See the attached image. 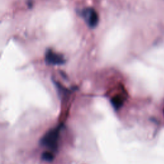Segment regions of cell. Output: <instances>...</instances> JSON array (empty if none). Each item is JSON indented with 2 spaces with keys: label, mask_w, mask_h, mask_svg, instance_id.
<instances>
[{
  "label": "cell",
  "mask_w": 164,
  "mask_h": 164,
  "mask_svg": "<svg viewBox=\"0 0 164 164\" xmlns=\"http://www.w3.org/2000/svg\"><path fill=\"white\" fill-rule=\"evenodd\" d=\"M60 129L59 128L53 129L42 137L41 144L42 146L48 148L52 151L57 150L59 137Z\"/></svg>",
  "instance_id": "cell-1"
},
{
  "label": "cell",
  "mask_w": 164,
  "mask_h": 164,
  "mask_svg": "<svg viewBox=\"0 0 164 164\" xmlns=\"http://www.w3.org/2000/svg\"><path fill=\"white\" fill-rule=\"evenodd\" d=\"M82 15L91 28H95L97 25L98 21H99V16L94 9L87 8L83 10Z\"/></svg>",
  "instance_id": "cell-2"
},
{
  "label": "cell",
  "mask_w": 164,
  "mask_h": 164,
  "mask_svg": "<svg viewBox=\"0 0 164 164\" xmlns=\"http://www.w3.org/2000/svg\"><path fill=\"white\" fill-rule=\"evenodd\" d=\"M46 61L51 65H62L65 62L62 54L54 53L52 50H48L46 52Z\"/></svg>",
  "instance_id": "cell-3"
},
{
  "label": "cell",
  "mask_w": 164,
  "mask_h": 164,
  "mask_svg": "<svg viewBox=\"0 0 164 164\" xmlns=\"http://www.w3.org/2000/svg\"><path fill=\"white\" fill-rule=\"evenodd\" d=\"M112 106L115 110H119V108L123 105L124 101V98L122 95H116L111 100Z\"/></svg>",
  "instance_id": "cell-4"
},
{
  "label": "cell",
  "mask_w": 164,
  "mask_h": 164,
  "mask_svg": "<svg viewBox=\"0 0 164 164\" xmlns=\"http://www.w3.org/2000/svg\"><path fill=\"white\" fill-rule=\"evenodd\" d=\"M53 151H48L45 152H43L42 155V158L46 162H51L54 158V155L53 154Z\"/></svg>",
  "instance_id": "cell-5"
}]
</instances>
